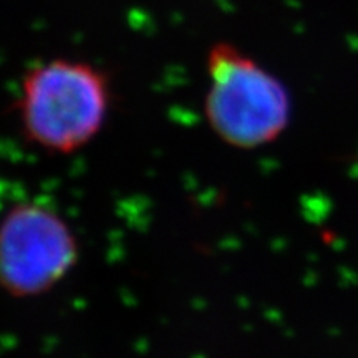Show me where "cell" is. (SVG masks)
<instances>
[{
    "label": "cell",
    "mask_w": 358,
    "mask_h": 358,
    "mask_svg": "<svg viewBox=\"0 0 358 358\" xmlns=\"http://www.w3.org/2000/svg\"><path fill=\"white\" fill-rule=\"evenodd\" d=\"M108 75L77 58H52L25 71L17 113L25 140L53 156H70L98 138L110 118Z\"/></svg>",
    "instance_id": "cell-1"
},
{
    "label": "cell",
    "mask_w": 358,
    "mask_h": 358,
    "mask_svg": "<svg viewBox=\"0 0 358 358\" xmlns=\"http://www.w3.org/2000/svg\"><path fill=\"white\" fill-rule=\"evenodd\" d=\"M204 116L227 146L252 151L275 143L289 128L292 101L279 77L229 42L206 57Z\"/></svg>",
    "instance_id": "cell-2"
},
{
    "label": "cell",
    "mask_w": 358,
    "mask_h": 358,
    "mask_svg": "<svg viewBox=\"0 0 358 358\" xmlns=\"http://www.w3.org/2000/svg\"><path fill=\"white\" fill-rule=\"evenodd\" d=\"M80 259L69 221L40 201L13 204L0 219V289L34 299L65 280Z\"/></svg>",
    "instance_id": "cell-3"
}]
</instances>
